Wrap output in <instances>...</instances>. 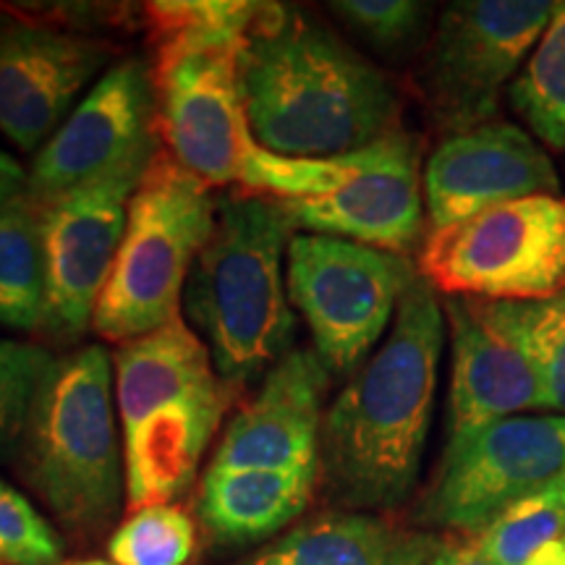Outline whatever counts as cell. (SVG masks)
<instances>
[{"label":"cell","instance_id":"83f0119b","mask_svg":"<svg viewBox=\"0 0 565 565\" xmlns=\"http://www.w3.org/2000/svg\"><path fill=\"white\" fill-rule=\"evenodd\" d=\"M63 542L26 494L0 479V565H61Z\"/></svg>","mask_w":565,"mask_h":565},{"label":"cell","instance_id":"8fae6325","mask_svg":"<svg viewBox=\"0 0 565 565\" xmlns=\"http://www.w3.org/2000/svg\"><path fill=\"white\" fill-rule=\"evenodd\" d=\"M565 479V416H508L448 443L419 521L475 540L508 508Z\"/></svg>","mask_w":565,"mask_h":565},{"label":"cell","instance_id":"836d02e7","mask_svg":"<svg viewBox=\"0 0 565 565\" xmlns=\"http://www.w3.org/2000/svg\"><path fill=\"white\" fill-rule=\"evenodd\" d=\"M563 540H565V536H563Z\"/></svg>","mask_w":565,"mask_h":565},{"label":"cell","instance_id":"603a6c76","mask_svg":"<svg viewBox=\"0 0 565 565\" xmlns=\"http://www.w3.org/2000/svg\"><path fill=\"white\" fill-rule=\"evenodd\" d=\"M475 301L479 315L532 364L550 412L565 416V291L536 301Z\"/></svg>","mask_w":565,"mask_h":565},{"label":"cell","instance_id":"8992f818","mask_svg":"<svg viewBox=\"0 0 565 565\" xmlns=\"http://www.w3.org/2000/svg\"><path fill=\"white\" fill-rule=\"evenodd\" d=\"M21 477L79 532H100L126 498L113 356L103 345L55 356L19 443Z\"/></svg>","mask_w":565,"mask_h":565},{"label":"cell","instance_id":"7c38bea8","mask_svg":"<svg viewBox=\"0 0 565 565\" xmlns=\"http://www.w3.org/2000/svg\"><path fill=\"white\" fill-rule=\"evenodd\" d=\"M150 162H129L105 179L42 204L45 312L40 333L51 341H76L92 328L121 249L129 202Z\"/></svg>","mask_w":565,"mask_h":565},{"label":"cell","instance_id":"3957f363","mask_svg":"<svg viewBox=\"0 0 565 565\" xmlns=\"http://www.w3.org/2000/svg\"><path fill=\"white\" fill-rule=\"evenodd\" d=\"M259 3L154 0L141 6L152 38L150 82L166 152L210 189L242 181L249 147L238 51Z\"/></svg>","mask_w":565,"mask_h":565},{"label":"cell","instance_id":"52a82bcc","mask_svg":"<svg viewBox=\"0 0 565 565\" xmlns=\"http://www.w3.org/2000/svg\"><path fill=\"white\" fill-rule=\"evenodd\" d=\"M212 189L168 152L154 154L129 202V221L92 330L126 343L181 315L194 259L215 228Z\"/></svg>","mask_w":565,"mask_h":565},{"label":"cell","instance_id":"2e32d148","mask_svg":"<svg viewBox=\"0 0 565 565\" xmlns=\"http://www.w3.org/2000/svg\"><path fill=\"white\" fill-rule=\"evenodd\" d=\"M330 370L315 349H294L233 414L210 469H299L320 466Z\"/></svg>","mask_w":565,"mask_h":565},{"label":"cell","instance_id":"f546056e","mask_svg":"<svg viewBox=\"0 0 565 565\" xmlns=\"http://www.w3.org/2000/svg\"><path fill=\"white\" fill-rule=\"evenodd\" d=\"M427 565H498L477 547L475 540H445Z\"/></svg>","mask_w":565,"mask_h":565},{"label":"cell","instance_id":"d4e9b609","mask_svg":"<svg viewBox=\"0 0 565 565\" xmlns=\"http://www.w3.org/2000/svg\"><path fill=\"white\" fill-rule=\"evenodd\" d=\"M565 536V479L529 494L475 536L477 547L498 565H529L542 547Z\"/></svg>","mask_w":565,"mask_h":565},{"label":"cell","instance_id":"9c48e42d","mask_svg":"<svg viewBox=\"0 0 565 565\" xmlns=\"http://www.w3.org/2000/svg\"><path fill=\"white\" fill-rule=\"evenodd\" d=\"M288 296L330 374H353L385 335L419 270L401 254L317 233L288 244Z\"/></svg>","mask_w":565,"mask_h":565},{"label":"cell","instance_id":"d6a6232c","mask_svg":"<svg viewBox=\"0 0 565 565\" xmlns=\"http://www.w3.org/2000/svg\"><path fill=\"white\" fill-rule=\"evenodd\" d=\"M61 565H116V563L100 561V557H89V561H66V563H61Z\"/></svg>","mask_w":565,"mask_h":565},{"label":"cell","instance_id":"5bb4252c","mask_svg":"<svg viewBox=\"0 0 565 565\" xmlns=\"http://www.w3.org/2000/svg\"><path fill=\"white\" fill-rule=\"evenodd\" d=\"M113 58V45L40 17L0 11V134L38 152Z\"/></svg>","mask_w":565,"mask_h":565},{"label":"cell","instance_id":"ffe728a7","mask_svg":"<svg viewBox=\"0 0 565 565\" xmlns=\"http://www.w3.org/2000/svg\"><path fill=\"white\" fill-rule=\"evenodd\" d=\"M443 542L385 515L335 511L301 521L244 565H427Z\"/></svg>","mask_w":565,"mask_h":565},{"label":"cell","instance_id":"7402d4cb","mask_svg":"<svg viewBox=\"0 0 565 565\" xmlns=\"http://www.w3.org/2000/svg\"><path fill=\"white\" fill-rule=\"evenodd\" d=\"M45 312L42 204L19 196L0 207V324L34 333Z\"/></svg>","mask_w":565,"mask_h":565},{"label":"cell","instance_id":"7a4b0ae2","mask_svg":"<svg viewBox=\"0 0 565 565\" xmlns=\"http://www.w3.org/2000/svg\"><path fill=\"white\" fill-rule=\"evenodd\" d=\"M445 328L443 299L419 275L391 335L324 412L320 479L335 503L391 511L412 494L433 424Z\"/></svg>","mask_w":565,"mask_h":565},{"label":"cell","instance_id":"cb8c5ba5","mask_svg":"<svg viewBox=\"0 0 565 565\" xmlns=\"http://www.w3.org/2000/svg\"><path fill=\"white\" fill-rule=\"evenodd\" d=\"M511 103L542 145L565 152V3H557L524 71L511 84Z\"/></svg>","mask_w":565,"mask_h":565},{"label":"cell","instance_id":"484cf974","mask_svg":"<svg viewBox=\"0 0 565 565\" xmlns=\"http://www.w3.org/2000/svg\"><path fill=\"white\" fill-rule=\"evenodd\" d=\"M194 550L192 515L173 503L129 513L108 542V557L116 565H186Z\"/></svg>","mask_w":565,"mask_h":565},{"label":"cell","instance_id":"4fadbf2b","mask_svg":"<svg viewBox=\"0 0 565 565\" xmlns=\"http://www.w3.org/2000/svg\"><path fill=\"white\" fill-rule=\"evenodd\" d=\"M158 139L150 66L139 58L113 63L34 152L26 196L51 204L129 162L152 160Z\"/></svg>","mask_w":565,"mask_h":565},{"label":"cell","instance_id":"ac0fdd59","mask_svg":"<svg viewBox=\"0 0 565 565\" xmlns=\"http://www.w3.org/2000/svg\"><path fill=\"white\" fill-rule=\"evenodd\" d=\"M228 387L196 393L158 408L124 433V477L129 513L168 505L194 484L212 437L217 435Z\"/></svg>","mask_w":565,"mask_h":565},{"label":"cell","instance_id":"30bf717a","mask_svg":"<svg viewBox=\"0 0 565 565\" xmlns=\"http://www.w3.org/2000/svg\"><path fill=\"white\" fill-rule=\"evenodd\" d=\"M557 3L461 0L440 13L419 87L437 129L456 137L494 121L500 89L534 51Z\"/></svg>","mask_w":565,"mask_h":565},{"label":"cell","instance_id":"4dcf8cb0","mask_svg":"<svg viewBox=\"0 0 565 565\" xmlns=\"http://www.w3.org/2000/svg\"><path fill=\"white\" fill-rule=\"evenodd\" d=\"M26 175L19 160L0 147V207L26 194Z\"/></svg>","mask_w":565,"mask_h":565},{"label":"cell","instance_id":"d6986e66","mask_svg":"<svg viewBox=\"0 0 565 565\" xmlns=\"http://www.w3.org/2000/svg\"><path fill=\"white\" fill-rule=\"evenodd\" d=\"M113 380L121 433L173 401L225 387L207 343L181 315L118 345L113 353Z\"/></svg>","mask_w":565,"mask_h":565},{"label":"cell","instance_id":"9a60e30c","mask_svg":"<svg viewBox=\"0 0 565 565\" xmlns=\"http://www.w3.org/2000/svg\"><path fill=\"white\" fill-rule=\"evenodd\" d=\"M429 231L513 200L557 194L561 179L534 137L508 121L445 137L422 175ZM427 231V233H429Z\"/></svg>","mask_w":565,"mask_h":565},{"label":"cell","instance_id":"1f68e13d","mask_svg":"<svg viewBox=\"0 0 565 565\" xmlns=\"http://www.w3.org/2000/svg\"><path fill=\"white\" fill-rule=\"evenodd\" d=\"M529 565H565V540H557L553 545L542 547Z\"/></svg>","mask_w":565,"mask_h":565},{"label":"cell","instance_id":"5b68a950","mask_svg":"<svg viewBox=\"0 0 565 565\" xmlns=\"http://www.w3.org/2000/svg\"><path fill=\"white\" fill-rule=\"evenodd\" d=\"M419 158V139L404 129L333 158H286L254 141L238 186L273 200L294 231L406 257L427 223Z\"/></svg>","mask_w":565,"mask_h":565},{"label":"cell","instance_id":"4316f807","mask_svg":"<svg viewBox=\"0 0 565 565\" xmlns=\"http://www.w3.org/2000/svg\"><path fill=\"white\" fill-rule=\"evenodd\" d=\"M53 359L45 345L0 338V461L19 450L34 393Z\"/></svg>","mask_w":565,"mask_h":565},{"label":"cell","instance_id":"e0dca14e","mask_svg":"<svg viewBox=\"0 0 565 565\" xmlns=\"http://www.w3.org/2000/svg\"><path fill=\"white\" fill-rule=\"evenodd\" d=\"M443 312L454 349L448 443L519 412H550L545 387L532 364L479 315L475 299L443 296Z\"/></svg>","mask_w":565,"mask_h":565},{"label":"cell","instance_id":"ba28073f","mask_svg":"<svg viewBox=\"0 0 565 565\" xmlns=\"http://www.w3.org/2000/svg\"><path fill=\"white\" fill-rule=\"evenodd\" d=\"M416 270L437 294L536 301L565 291V200L536 194L429 231Z\"/></svg>","mask_w":565,"mask_h":565},{"label":"cell","instance_id":"44dd1931","mask_svg":"<svg viewBox=\"0 0 565 565\" xmlns=\"http://www.w3.org/2000/svg\"><path fill=\"white\" fill-rule=\"evenodd\" d=\"M320 466L299 469H207L200 515L225 545L265 542L294 524L312 503Z\"/></svg>","mask_w":565,"mask_h":565},{"label":"cell","instance_id":"277c9868","mask_svg":"<svg viewBox=\"0 0 565 565\" xmlns=\"http://www.w3.org/2000/svg\"><path fill=\"white\" fill-rule=\"evenodd\" d=\"M294 233L267 196L236 192L217 202L215 228L194 259L181 303L228 391L263 380L294 351L286 273Z\"/></svg>","mask_w":565,"mask_h":565},{"label":"cell","instance_id":"f1b7e54d","mask_svg":"<svg viewBox=\"0 0 565 565\" xmlns=\"http://www.w3.org/2000/svg\"><path fill=\"white\" fill-rule=\"evenodd\" d=\"M328 9L372 47L385 53L414 45L429 19V6L414 0H338Z\"/></svg>","mask_w":565,"mask_h":565},{"label":"cell","instance_id":"6da1fadb","mask_svg":"<svg viewBox=\"0 0 565 565\" xmlns=\"http://www.w3.org/2000/svg\"><path fill=\"white\" fill-rule=\"evenodd\" d=\"M238 87L252 139L286 158H333L398 131L391 79L294 6H257L238 51Z\"/></svg>","mask_w":565,"mask_h":565}]
</instances>
